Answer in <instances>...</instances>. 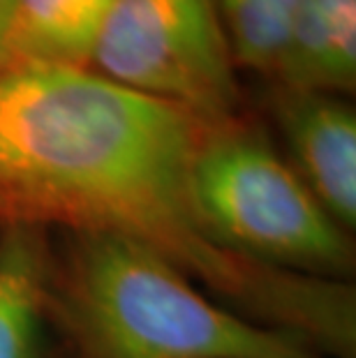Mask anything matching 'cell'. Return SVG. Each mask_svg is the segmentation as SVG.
Returning a JSON list of instances; mask_svg holds the SVG:
<instances>
[{
    "instance_id": "cell-1",
    "label": "cell",
    "mask_w": 356,
    "mask_h": 358,
    "mask_svg": "<svg viewBox=\"0 0 356 358\" xmlns=\"http://www.w3.org/2000/svg\"><path fill=\"white\" fill-rule=\"evenodd\" d=\"M204 125L90 67L0 72V220L141 243L234 312L356 356L354 282L294 275L227 252L204 229L192 164Z\"/></svg>"
},
{
    "instance_id": "cell-2",
    "label": "cell",
    "mask_w": 356,
    "mask_h": 358,
    "mask_svg": "<svg viewBox=\"0 0 356 358\" xmlns=\"http://www.w3.org/2000/svg\"><path fill=\"white\" fill-rule=\"evenodd\" d=\"M56 358H327L208 296L162 255L107 231H51Z\"/></svg>"
},
{
    "instance_id": "cell-3",
    "label": "cell",
    "mask_w": 356,
    "mask_h": 358,
    "mask_svg": "<svg viewBox=\"0 0 356 358\" xmlns=\"http://www.w3.org/2000/svg\"><path fill=\"white\" fill-rule=\"evenodd\" d=\"M204 229L227 252L294 275L352 282V231L331 217L259 125H204L192 164Z\"/></svg>"
},
{
    "instance_id": "cell-4",
    "label": "cell",
    "mask_w": 356,
    "mask_h": 358,
    "mask_svg": "<svg viewBox=\"0 0 356 358\" xmlns=\"http://www.w3.org/2000/svg\"><path fill=\"white\" fill-rule=\"evenodd\" d=\"M88 67L201 125L238 116L236 63L218 0H116Z\"/></svg>"
},
{
    "instance_id": "cell-5",
    "label": "cell",
    "mask_w": 356,
    "mask_h": 358,
    "mask_svg": "<svg viewBox=\"0 0 356 358\" xmlns=\"http://www.w3.org/2000/svg\"><path fill=\"white\" fill-rule=\"evenodd\" d=\"M271 113L285 159L331 217L356 229V116L345 95L276 83Z\"/></svg>"
},
{
    "instance_id": "cell-6",
    "label": "cell",
    "mask_w": 356,
    "mask_h": 358,
    "mask_svg": "<svg viewBox=\"0 0 356 358\" xmlns=\"http://www.w3.org/2000/svg\"><path fill=\"white\" fill-rule=\"evenodd\" d=\"M51 236L40 224L0 227V358H56L47 310Z\"/></svg>"
},
{
    "instance_id": "cell-7",
    "label": "cell",
    "mask_w": 356,
    "mask_h": 358,
    "mask_svg": "<svg viewBox=\"0 0 356 358\" xmlns=\"http://www.w3.org/2000/svg\"><path fill=\"white\" fill-rule=\"evenodd\" d=\"M273 79L287 88L352 93L356 83V0H301Z\"/></svg>"
},
{
    "instance_id": "cell-8",
    "label": "cell",
    "mask_w": 356,
    "mask_h": 358,
    "mask_svg": "<svg viewBox=\"0 0 356 358\" xmlns=\"http://www.w3.org/2000/svg\"><path fill=\"white\" fill-rule=\"evenodd\" d=\"M116 0H12L5 70L14 65L88 67Z\"/></svg>"
},
{
    "instance_id": "cell-9",
    "label": "cell",
    "mask_w": 356,
    "mask_h": 358,
    "mask_svg": "<svg viewBox=\"0 0 356 358\" xmlns=\"http://www.w3.org/2000/svg\"><path fill=\"white\" fill-rule=\"evenodd\" d=\"M301 0H218L236 67L273 77Z\"/></svg>"
},
{
    "instance_id": "cell-10",
    "label": "cell",
    "mask_w": 356,
    "mask_h": 358,
    "mask_svg": "<svg viewBox=\"0 0 356 358\" xmlns=\"http://www.w3.org/2000/svg\"><path fill=\"white\" fill-rule=\"evenodd\" d=\"M12 0H0V72L5 70V44H7V28H10Z\"/></svg>"
},
{
    "instance_id": "cell-11",
    "label": "cell",
    "mask_w": 356,
    "mask_h": 358,
    "mask_svg": "<svg viewBox=\"0 0 356 358\" xmlns=\"http://www.w3.org/2000/svg\"><path fill=\"white\" fill-rule=\"evenodd\" d=\"M0 227H3V220H0Z\"/></svg>"
}]
</instances>
